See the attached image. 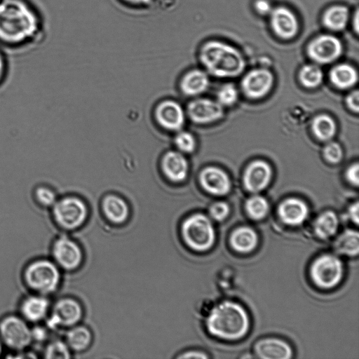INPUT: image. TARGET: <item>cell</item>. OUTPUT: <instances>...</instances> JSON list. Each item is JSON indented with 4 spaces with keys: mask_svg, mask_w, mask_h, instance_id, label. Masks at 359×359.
<instances>
[{
    "mask_svg": "<svg viewBox=\"0 0 359 359\" xmlns=\"http://www.w3.org/2000/svg\"><path fill=\"white\" fill-rule=\"evenodd\" d=\"M39 21L34 11L20 0L0 3V39L11 43L31 38L38 30Z\"/></svg>",
    "mask_w": 359,
    "mask_h": 359,
    "instance_id": "6da1fadb",
    "label": "cell"
},
{
    "mask_svg": "<svg viewBox=\"0 0 359 359\" xmlns=\"http://www.w3.org/2000/svg\"><path fill=\"white\" fill-rule=\"evenodd\" d=\"M205 325L210 334L221 339L234 340L243 337L248 332L249 318L240 304L225 301L210 309Z\"/></svg>",
    "mask_w": 359,
    "mask_h": 359,
    "instance_id": "7a4b0ae2",
    "label": "cell"
},
{
    "mask_svg": "<svg viewBox=\"0 0 359 359\" xmlns=\"http://www.w3.org/2000/svg\"><path fill=\"white\" fill-rule=\"evenodd\" d=\"M207 72L216 77H234L242 73L245 62L241 53L231 46L217 41L204 43L199 52Z\"/></svg>",
    "mask_w": 359,
    "mask_h": 359,
    "instance_id": "3957f363",
    "label": "cell"
},
{
    "mask_svg": "<svg viewBox=\"0 0 359 359\" xmlns=\"http://www.w3.org/2000/svg\"><path fill=\"white\" fill-rule=\"evenodd\" d=\"M180 235L186 246L197 252L210 249L215 240V229L210 219L199 212L189 215L182 222Z\"/></svg>",
    "mask_w": 359,
    "mask_h": 359,
    "instance_id": "277c9868",
    "label": "cell"
},
{
    "mask_svg": "<svg viewBox=\"0 0 359 359\" xmlns=\"http://www.w3.org/2000/svg\"><path fill=\"white\" fill-rule=\"evenodd\" d=\"M27 285L41 294L53 292L60 282V273L56 264L46 259L35 261L25 271Z\"/></svg>",
    "mask_w": 359,
    "mask_h": 359,
    "instance_id": "5b68a950",
    "label": "cell"
},
{
    "mask_svg": "<svg viewBox=\"0 0 359 359\" xmlns=\"http://www.w3.org/2000/svg\"><path fill=\"white\" fill-rule=\"evenodd\" d=\"M52 207L55 222L66 230L79 228L85 223L88 215L86 203L74 196H68L56 201Z\"/></svg>",
    "mask_w": 359,
    "mask_h": 359,
    "instance_id": "8992f818",
    "label": "cell"
},
{
    "mask_svg": "<svg viewBox=\"0 0 359 359\" xmlns=\"http://www.w3.org/2000/svg\"><path fill=\"white\" fill-rule=\"evenodd\" d=\"M341 261L335 255L326 254L316 258L311 266L310 274L313 283L322 288L337 285L343 276Z\"/></svg>",
    "mask_w": 359,
    "mask_h": 359,
    "instance_id": "52a82bcc",
    "label": "cell"
},
{
    "mask_svg": "<svg viewBox=\"0 0 359 359\" xmlns=\"http://www.w3.org/2000/svg\"><path fill=\"white\" fill-rule=\"evenodd\" d=\"M0 336L10 348L21 350L32 341V330L24 320L16 316H8L0 323Z\"/></svg>",
    "mask_w": 359,
    "mask_h": 359,
    "instance_id": "ba28073f",
    "label": "cell"
},
{
    "mask_svg": "<svg viewBox=\"0 0 359 359\" xmlns=\"http://www.w3.org/2000/svg\"><path fill=\"white\" fill-rule=\"evenodd\" d=\"M52 253L56 264L67 271L79 268L83 259V251L79 245L66 236L55 240Z\"/></svg>",
    "mask_w": 359,
    "mask_h": 359,
    "instance_id": "9c48e42d",
    "label": "cell"
},
{
    "mask_svg": "<svg viewBox=\"0 0 359 359\" xmlns=\"http://www.w3.org/2000/svg\"><path fill=\"white\" fill-rule=\"evenodd\" d=\"M154 117L158 126L164 130L177 132L184 126L186 113L177 101L164 100L156 107Z\"/></svg>",
    "mask_w": 359,
    "mask_h": 359,
    "instance_id": "30bf717a",
    "label": "cell"
},
{
    "mask_svg": "<svg viewBox=\"0 0 359 359\" xmlns=\"http://www.w3.org/2000/svg\"><path fill=\"white\" fill-rule=\"evenodd\" d=\"M342 45L335 36L323 34L313 39L307 47L309 56L319 64L334 61L341 54Z\"/></svg>",
    "mask_w": 359,
    "mask_h": 359,
    "instance_id": "8fae6325",
    "label": "cell"
},
{
    "mask_svg": "<svg viewBox=\"0 0 359 359\" xmlns=\"http://www.w3.org/2000/svg\"><path fill=\"white\" fill-rule=\"evenodd\" d=\"M83 313L78 301L71 297L62 298L55 303L48 325L51 327L74 326L81 319Z\"/></svg>",
    "mask_w": 359,
    "mask_h": 359,
    "instance_id": "7c38bea8",
    "label": "cell"
},
{
    "mask_svg": "<svg viewBox=\"0 0 359 359\" xmlns=\"http://www.w3.org/2000/svg\"><path fill=\"white\" fill-rule=\"evenodd\" d=\"M186 114L194 123L205 124L220 118L223 116V108L218 102L196 98L188 103Z\"/></svg>",
    "mask_w": 359,
    "mask_h": 359,
    "instance_id": "4fadbf2b",
    "label": "cell"
},
{
    "mask_svg": "<svg viewBox=\"0 0 359 359\" xmlns=\"http://www.w3.org/2000/svg\"><path fill=\"white\" fill-rule=\"evenodd\" d=\"M161 168L163 175L169 181L180 183L187 179L189 165L185 154L177 150H171L162 156Z\"/></svg>",
    "mask_w": 359,
    "mask_h": 359,
    "instance_id": "5bb4252c",
    "label": "cell"
},
{
    "mask_svg": "<svg viewBox=\"0 0 359 359\" xmlns=\"http://www.w3.org/2000/svg\"><path fill=\"white\" fill-rule=\"evenodd\" d=\"M273 81V75L269 70L257 69L246 74L242 81V87L247 96L259 98L270 90Z\"/></svg>",
    "mask_w": 359,
    "mask_h": 359,
    "instance_id": "9a60e30c",
    "label": "cell"
},
{
    "mask_svg": "<svg viewBox=\"0 0 359 359\" xmlns=\"http://www.w3.org/2000/svg\"><path fill=\"white\" fill-rule=\"evenodd\" d=\"M199 182L205 191L215 196L225 195L231 188L228 175L217 167L203 168L199 174Z\"/></svg>",
    "mask_w": 359,
    "mask_h": 359,
    "instance_id": "2e32d148",
    "label": "cell"
},
{
    "mask_svg": "<svg viewBox=\"0 0 359 359\" xmlns=\"http://www.w3.org/2000/svg\"><path fill=\"white\" fill-rule=\"evenodd\" d=\"M271 177V169L267 163L262 161H254L248 165L245 172V187L250 192H259L268 186Z\"/></svg>",
    "mask_w": 359,
    "mask_h": 359,
    "instance_id": "e0dca14e",
    "label": "cell"
},
{
    "mask_svg": "<svg viewBox=\"0 0 359 359\" xmlns=\"http://www.w3.org/2000/svg\"><path fill=\"white\" fill-rule=\"evenodd\" d=\"M271 25L274 32L283 39H290L298 30L297 20L288 8L279 6L272 9Z\"/></svg>",
    "mask_w": 359,
    "mask_h": 359,
    "instance_id": "ac0fdd59",
    "label": "cell"
},
{
    "mask_svg": "<svg viewBox=\"0 0 359 359\" xmlns=\"http://www.w3.org/2000/svg\"><path fill=\"white\" fill-rule=\"evenodd\" d=\"M101 208L105 218L113 224H122L127 221L130 209L127 202L120 196L108 194L101 203Z\"/></svg>",
    "mask_w": 359,
    "mask_h": 359,
    "instance_id": "d6986e66",
    "label": "cell"
},
{
    "mask_svg": "<svg viewBox=\"0 0 359 359\" xmlns=\"http://www.w3.org/2000/svg\"><path fill=\"white\" fill-rule=\"evenodd\" d=\"M278 213L281 221L285 224L297 226L306 220L309 209L304 201L296 198H290L280 204Z\"/></svg>",
    "mask_w": 359,
    "mask_h": 359,
    "instance_id": "ffe728a7",
    "label": "cell"
},
{
    "mask_svg": "<svg viewBox=\"0 0 359 359\" xmlns=\"http://www.w3.org/2000/svg\"><path fill=\"white\" fill-rule=\"evenodd\" d=\"M255 351L259 358L264 359H289L292 351L290 345L277 338H265L257 341Z\"/></svg>",
    "mask_w": 359,
    "mask_h": 359,
    "instance_id": "44dd1931",
    "label": "cell"
},
{
    "mask_svg": "<svg viewBox=\"0 0 359 359\" xmlns=\"http://www.w3.org/2000/svg\"><path fill=\"white\" fill-rule=\"evenodd\" d=\"M207 73L199 69H191L183 74L180 81V89L186 96L195 97L203 93L209 86Z\"/></svg>",
    "mask_w": 359,
    "mask_h": 359,
    "instance_id": "7402d4cb",
    "label": "cell"
},
{
    "mask_svg": "<svg viewBox=\"0 0 359 359\" xmlns=\"http://www.w3.org/2000/svg\"><path fill=\"white\" fill-rule=\"evenodd\" d=\"M258 243L257 233L251 228L242 226L234 230L230 237V243L237 252L247 253L253 250Z\"/></svg>",
    "mask_w": 359,
    "mask_h": 359,
    "instance_id": "603a6c76",
    "label": "cell"
},
{
    "mask_svg": "<svg viewBox=\"0 0 359 359\" xmlns=\"http://www.w3.org/2000/svg\"><path fill=\"white\" fill-rule=\"evenodd\" d=\"M48 306V301L43 297L32 296L22 303L21 312L27 320L37 322L46 316Z\"/></svg>",
    "mask_w": 359,
    "mask_h": 359,
    "instance_id": "cb8c5ba5",
    "label": "cell"
},
{
    "mask_svg": "<svg viewBox=\"0 0 359 359\" xmlns=\"http://www.w3.org/2000/svg\"><path fill=\"white\" fill-rule=\"evenodd\" d=\"M92 334L90 330L83 326H72L66 334V344L70 350L81 352L86 350L92 342Z\"/></svg>",
    "mask_w": 359,
    "mask_h": 359,
    "instance_id": "d4e9b609",
    "label": "cell"
},
{
    "mask_svg": "<svg viewBox=\"0 0 359 359\" xmlns=\"http://www.w3.org/2000/svg\"><path fill=\"white\" fill-rule=\"evenodd\" d=\"M330 77L336 87L346 89L355 84L358 81V73L352 66L341 64L330 71Z\"/></svg>",
    "mask_w": 359,
    "mask_h": 359,
    "instance_id": "484cf974",
    "label": "cell"
},
{
    "mask_svg": "<svg viewBox=\"0 0 359 359\" xmlns=\"http://www.w3.org/2000/svg\"><path fill=\"white\" fill-rule=\"evenodd\" d=\"M335 251L341 255L355 256L359 252V235L358 231L346 230L341 233L334 243Z\"/></svg>",
    "mask_w": 359,
    "mask_h": 359,
    "instance_id": "4316f807",
    "label": "cell"
},
{
    "mask_svg": "<svg viewBox=\"0 0 359 359\" xmlns=\"http://www.w3.org/2000/svg\"><path fill=\"white\" fill-rule=\"evenodd\" d=\"M348 20V8L344 6H334L328 8L323 17L325 27L333 31L344 29Z\"/></svg>",
    "mask_w": 359,
    "mask_h": 359,
    "instance_id": "83f0119b",
    "label": "cell"
},
{
    "mask_svg": "<svg viewBox=\"0 0 359 359\" xmlns=\"http://www.w3.org/2000/svg\"><path fill=\"white\" fill-rule=\"evenodd\" d=\"M339 221L336 214L332 211H326L316 218L313 229L319 238L326 239L336 233Z\"/></svg>",
    "mask_w": 359,
    "mask_h": 359,
    "instance_id": "f1b7e54d",
    "label": "cell"
},
{
    "mask_svg": "<svg viewBox=\"0 0 359 359\" xmlns=\"http://www.w3.org/2000/svg\"><path fill=\"white\" fill-rule=\"evenodd\" d=\"M312 129L318 139L328 140L335 134L336 124L329 116L320 115L314 118L312 123Z\"/></svg>",
    "mask_w": 359,
    "mask_h": 359,
    "instance_id": "f546056e",
    "label": "cell"
},
{
    "mask_svg": "<svg viewBox=\"0 0 359 359\" xmlns=\"http://www.w3.org/2000/svg\"><path fill=\"white\" fill-rule=\"evenodd\" d=\"M268 201L261 196H253L245 203L247 214L253 219L259 220L266 217L269 211Z\"/></svg>",
    "mask_w": 359,
    "mask_h": 359,
    "instance_id": "4dcf8cb0",
    "label": "cell"
},
{
    "mask_svg": "<svg viewBox=\"0 0 359 359\" xmlns=\"http://www.w3.org/2000/svg\"><path fill=\"white\" fill-rule=\"evenodd\" d=\"M323 72L315 65L304 66L299 72V79L302 83L307 88H316L323 81Z\"/></svg>",
    "mask_w": 359,
    "mask_h": 359,
    "instance_id": "1f68e13d",
    "label": "cell"
},
{
    "mask_svg": "<svg viewBox=\"0 0 359 359\" xmlns=\"http://www.w3.org/2000/svg\"><path fill=\"white\" fill-rule=\"evenodd\" d=\"M175 133L173 142L177 150L184 154L194 152L196 147V140L194 135L191 133L182 129Z\"/></svg>",
    "mask_w": 359,
    "mask_h": 359,
    "instance_id": "d6a6232c",
    "label": "cell"
},
{
    "mask_svg": "<svg viewBox=\"0 0 359 359\" xmlns=\"http://www.w3.org/2000/svg\"><path fill=\"white\" fill-rule=\"evenodd\" d=\"M70 349L66 342L55 340L50 343L45 350L46 358H71Z\"/></svg>",
    "mask_w": 359,
    "mask_h": 359,
    "instance_id": "836d02e7",
    "label": "cell"
},
{
    "mask_svg": "<svg viewBox=\"0 0 359 359\" xmlns=\"http://www.w3.org/2000/svg\"><path fill=\"white\" fill-rule=\"evenodd\" d=\"M238 98V91L232 84L223 86L217 93L218 102L222 105H232Z\"/></svg>",
    "mask_w": 359,
    "mask_h": 359,
    "instance_id": "e575fe53",
    "label": "cell"
},
{
    "mask_svg": "<svg viewBox=\"0 0 359 359\" xmlns=\"http://www.w3.org/2000/svg\"><path fill=\"white\" fill-rule=\"evenodd\" d=\"M35 197L38 203L44 207L53 206L57 201L54 191L46 187H38L35 191Z\"/></svg>",
    "mask_w": 359,
    "mask_h": 359,
    "instance_id": "d590c367",
    "label": "cell"
},
{
    "mask_svg": "<svg viewBox=\"0 0 359 359\" xmlns=\"http://www.w3.org/2000/svg\"><path fill=\"white\" fill-rule=\"evenodd\" d=\"M209 214L214 220L222 221L229 214V206L222 201L215 203L210 207Z\"/></svg>",
    "mask_w": 359,
    "mask_h": 359,
    "instance_id": "8d00e7d4",
    "label": "cell"
},
{
    "mask_svg": "<svg viewBox=\"0 0 359 359\" xmlns=\"http://www.w3.org/2000/svg\"><path fill=\"white\" fill-rule=\"evenodd\" d=\"M323 153L327 161L332 163L339 162L343 154L341 147L336 142H330L327 144Z\"/></svg>",
    "mask_w": 359,
    "mask_h": 359,
    "instance_id": "74e56055",
    "label": "cell"
},
{
    "mask_svg": "<svg viewBox=\"0 0 359 359\" xmlns=\"http://www.w3.org/2000/svg\"><path fill=\"white\" fill-rule=\"evenodd\" d=\"M346 177L348 181L353 185L358 186L359 184V165L358 163L351 165L346 172Z\"/></svg>",
    "mask_w": 359,
    "mask_h": 359,
    "instance_id": "f35d334b",
    "label": "cell"
},
{
    "mask_svg": "<svg viewBox=\"0 0 359 359\" xmlns=\"http://www.w3.org/2000/svg\"><path fill=\"white\" fill-rule=\"evenodd\" d=\"M346 103L348 107L355 112H358L359 110V93L355 90L350 93L346 98Z\"/></svg>",
    "mask_w": 359,
    "mask_h": 359,
    "instance_id": "ab89813d",
    "label": "cell"
},
{
    "mask_svg": "<svg viewBox=\"0 0 359 359\" xmlns=\"http://www.w3.org/2000/svg\"><path fill=\"white\" fill-rule=\"evenodd\" d=\"M178 358H184V359H191V358H207L208 355L199 351L195 350H189L184 352L181 353L177 357Z\"/></svg>",
    "mask_w": 359,
    "mask_h": 359,
    "instance_id": "60d3db41",
    "label": "cell"
},
{
    "mask_svg": "<svg viewBox=\"0 0 359 359\" xmlns=\"http://www.w3.org/2000/svg\"><path fill=\"white\" fill-rule=\"evenodd\" d=\"M255 6L257 12L262 15L270 13L272 11L270 3L266 0H257Z\"/></svg>",
    "mask_w": 359,
    "mask_h": 359,
    "instance_id": "b9f144b4",
    "label": "cell"
},
{
    "mask_svg": "<svg viewBox=\"0 0 359 359\" xmlns=\"http://www.w3.org/2000/svg\"><path fill=\"white\" fill-rule=\"evenodd\" d=\"M358 203L353 204L348 209V217L356 225L358 224Z\"/></svg>",
    "mask_w": 359,
    "mask_h": 359,
    "instance_id": "7bdbcfd3",
    "label": "cell"
},
{
    "mask_svg": "<svg viewBox=\"0 0 359 359\" xmlns=\"http://www.w3.org/2000/svg\"><path fill=\"white\" fill-rule=\"evenodd\" d=\"M32 340L33 339H36L37 341L43 340L46 338V332L41 328L36 327V328L34 329L33 330H32Z\"/></svg>",
    "mask_w": 359,
    "mask_h": 359,
    "instance_id": "ee69618b",
    "label": "cell"
},
{
    "mask_svg": "<svg viewBox=\"0 0 359 359\" xmlns=\"http://www.w3.org/2000/svg\"><path fill=\"white\" fill-rule=\"evenodd\" d=\"M124 1L133 5L149 4L151 0H123Z\"/></svg>",
    "mask_w": 359,
    "mask_h": 359,
    "instance_id": "f6af8a7d",
    "label": "cell"
},
{
    "mask_svg": "<svg viewBox=\"0 0 359 359\" xmlns=\"http://www.w3.org/2000/svg\"><path fill=\"white\" fill-rule=\"evenodd\" d=\"M359 15H358V11L357 10L355 12V18H354V28L355 29V32L358 33V27H359Z\"/></svg>",
    "mask_w": 359,
    "mask_h": 359,
    "instance_id": "bcb514c9",
    "label": "cell"
},
{
    "mask_svg": "<svg viewBox=\"0 0 359 359\" xmlns=\"http://www.w3.org/2000/svg\"><path fill=\"white\" fill-rule=\"evenodd\" d=\"M4 71V60L0 54V79H1Z\"/></svg>",
    "mask_w": 359,
    "mask_h": 359,
    "instance_id": "7dc6e473",
    "label": "cell"
},
{
    "mask_svg": "<svg viewBox=\"0 0 359 359\" xmlns=\"http://www.w3.org/2000/svg\"><path fill=\"white\" fill-rule=\"evenodd\" d=\"M1 353V341H0V354Z\"/></svg>",
    "mask_w": 359,
    "mask_h": 359,
    "instance_id": "c3c4849f",
    "label": "cell"
}]
</instances>
